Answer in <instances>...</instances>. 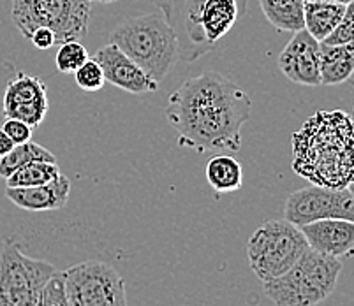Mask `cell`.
Returning a JSON list of instances; mask_svg holds the SVG:
<instances>
[{
  "label": "cell",
  "instance_id": "obj_27",
  "mask_svg": "<svg viewBox=\"0 0 354 306\" xmlns=\"http://www.w3.org/2000/svg\"><path fill=\"white\" fill-rule=\"evenodd\" d=\"M2 131L11 137L15 144H24L32 140V131L34 128L25 124V122L16 120V118H6V122L2 124Z\"/></svg>",
  "mask_w": 354,
  "mask_h": 306
},
{
  "label": "cell",
  "instance_id": "obj_3",
  "mask_svg": "<svg viewBox=\"0 0 354 306\" xmlns=\"http://www.w3.org/2000/svg\"><path fill=\"white\" fill-rule=\"evenodd\" d=\"M117 44L156 82H162L180 57V41L175 28L162 12H150L122 21L111 32Z\"/></svg>",
  "mask_w": 354,
  "mask_h": 306
},
{
  "label": "cell",
  "instance_id": "obj_4",
  "mask_svg": "<svg viewBox=\"0 0 354 306\" xmlns=\"http://www.w3.org/2000/svg\"><path fill=\"white\" fill-rule=\"evenodd\" d=\"M342 260L308 248L295 266L263 282V292L277 306H315L333 294Z\"/></svg>",
  "mask_w": 354,
  "mask_h": 306
},
{
  "label": "cell",
  "instance_id": "obj_22",
  "mask_svg": "<svg viewBox=\"0 0 354 306\" xmlns=\"http://www.w3.org/2000/svg\"><path fill=\"white\" fill-rule=\"evenodd\" d=\"M60 175L62 173H60V167L57 162L35 160V162L20 167L6 182H8V187H35L51 182Z\"/></svg>",
  "mask_w": 354,
  "mask_h": 306
},
{
  "label": "cell",
  "instance_id": "obj_18",
  "mask_svg": "<svg viewBox=\"0 0 354 306\" xmlns=\"http://www.w3.org/2000/svg\"><path fill=\"white\" fill-rule=\"evenodd\" d=\"M261 11L279 32H300L305 28V0H259Z\"/></svg>",
  "mask_w": 354,
  "mask_h": 306
},
{
  "label": "cell",
  "instance_id": "obj_14",
  "mask_svg": "<svg viewBox=\"0 0 354 306\" xmlns=\"http://www.w3.org/2000/svg\"><path fill=\"white\" fill-rule=\"evenodd\" d=\"M308 247L324 256L349 257L354 254V222L344 218H324L301 225Z\"/></svg>",
  "mask_w": 354,
  "mask_h": 306
},
{
  "label": "cell",
  "instance_id": "obj_25",
  "mask_svg": "<svg viewBox=\"0 0 354 306\" xmlns=\"http://www.w3.org/2000/svg\"><path fill=\"white\" fill-rule=\"evenodd\" d=\"M37 306H69L62 271H55L53 276L48 280L46 285L43 287Z\"/></svg>",
  "mask_w": 354,
  "mask_h": 306
},
{
  "label": "cell",
  "instance_id": "obj_30",
  "mask_svg": "<svg viewBox=\"0 0 354 306\" xmlns=\"http://www.w3.org/2000/svg\"><path fill=\"white\" fill-rule=\"evenodd\" d=\"M305 2H333V4H351L353 0H305Z\"/></svg>",
  "mask_w": 354,
  "mask_h": 306
},
{
  "label": "cell",
  "instance_id": "obj_26",
  "mask_svg": "<svg viewBox=\"0 0 354 306\" xmlns=\"http://www.w3.org/2000/svg\"><path fill=\"white\" fill-rule=\"evenodd\" d=\"M324 44H353L354 43V0L347 4L342 20L335 30L323 41Z\"/></svg>",
  "mask_w": 354,
  "mask_h": 306
},
{
  "label": "cell",
  "instance_id": "obj_7",
  "mask_svg": "<svg viewBox=\"0 0 354 306\" xmlns=\"http://www.w3.org/2000/svg\"><path fill=\"white\" fill-rule=\"evenodd\" d=\"M57 271L50 262L24 254L12 238L0 241V306H37L48 280Z\"/></svg>",
  "mask_w": 354,
  "mask_h": 306
},
{
  "label": "cell",
  "instance_id": "obj_20",
  "mask_svg": "<svg viewBox=\"0 0 354 306\" xmlns=\"http://www.w3.org/2000/svg\"><path fill=\"white\" fill-rule=\"evenodd\" d=\"M205 175L215 192H234L243 185V171L240 162L231 155H215L205 166Z\"/></svg>",
  "mask_w": 354,
  "mask_h": 306
},
{
  "label": "cell",
  "instance_id": "obj_29",
  "mask_svg": "<svg viewBox=\"0 0 354 306\" xmlns=\"http://www.w3.org/2000/svg\"><path fill=\"white\" fill-rule=\"evenodd\" d=\"M15 146H16V144L12 143L11 137H9L8 134L2 131V127H0V159L8 155L9 151H11Z\"/></svg>",
  "mask_w": 354,
  "mask_h": 306
},
{
  "label": "cell",
  "instance_id": "obj_15",
  "mask_svg": "<svg viewBox=\"0 0 354 306\" xmlns=\"http://www.w3.org/2000/svg\"><path fill=\"white\" fill-rule=\"evenodd\" d=\"M71 180L66 175L35 187H8L6 198L25 211H55L67 204Z\"/></svg>",
  "mask_w": 354,
  "mask_h": 306
},
{
  "label": "cell",
  "instance_id": "obj_32",
  "mask_svg": "<svg viewBox=\"0 0 354 306\" xmlns=\"http://www.w3.org/2000/svg\"><path fill=\"white\" fill-rule=\"evenodd\" d=\"M349 189H351V190H353V192H354V183H353V185H351V187H349Z\"/></svg>",
  "mask_w": 354,
  "mask_h": 306
},
{
  "label": "cell",
  "instance_id": "obj_1",
  "mask_svg": "<svg viewBox=\"0 0 354 306\" xmlns=\"http://www.w3.org/2000/svg\"><path fill=\"white\" fill-rule=\"evenodd\" d=\"M252 101L224 74L208 70L187 79L169 95L166 118L178 134V146L198 153L241 148V127L249 122Z\"/></svg>",
  "mask_w": 354,
  "mask_h": 306
},
{
  "label": "cell",
  "instance_id": "obj_24",
  "mask_svg": "<svg viewBox=\"0 0 354 306\" xmlns=\"http://www.w3.org/2000/svg\"><path fill=\"white\" fill-rule=\"evenodd\" d=\"M74 82L83 92H97L104 86L106 78L101 64L95 59H88L76 73H74Z\"/></svg>",
  "mask_w": 354,
  "mask_h": 306
},
{
  "label": "cell",
  "instance_id": "obj_17",
  "mask_svg": "<svg viewBox=\"0 0 354 306\" xmlns=\"http://www.w3.org/2000/svg\"><path fill=\"white\" fill-rule=\"evenodd\" d=\"M354 74V43H321V85H340Z\"/></svg>",
  "mask_w": 354,
  "mask_h": 306
},
{
  "label": "cell",
  "instance_id": "obj_13",
  "mask_svg": "<svg viewBox=\"0 0 354 306\" xmlns=\"http://www.w3.org/2000/svg\"><path fill=\"white\" fill-rule=\"evenodd\" d=\"M156 2L159 8H164L167 4H175L180 2V6H173V8L162 11V15L166 16V20L171 23V27L176 28L180 27V30L185 35V41L180 44V57L187 62H192L198 57L205 55L207 51L214 50V44L207 43L205 37L201 34V28H199V9L205 4V0H152ZM243 4L247 6V0H241Z\"/></svg>",
  "mask_w": 354,
  "mask_h": 306
},
{
  "label": "cell",
  "instance_id": "obj_10",
  "mask_svg": "<svg viewBox=\"0 0 354 306\" xmlns=\"http://www.w3.org/2000/svg\"><path fill=\"white\" fill-rule=\"evenodd\" d=\"M2 104L6 118L21 120L32 128L39 127L50 109L46 85L37 76L25 73L16 74L6 86Z\"/></svg>",
  "mask_w": 354,
  "mask_h": 306
},
{
  "label": "cell",
  "instance_id": "obj_5",
  "mask_svg": "<svg viewBox=\"0 0 354 306\" xmlns=\"http://www.w3.org/2000/svg\"><path fill=\"white\" fill-rule=\"evenodd\" d=\"M308 243L298 225L270 220L254 231L247 243L249 266L261 283L284 275L308 250Z\"/></svg>",
  "mask_w": 354,
  "mask_h": 306
},
{
  "label": "cell",
  "instance_id": "obj_12",
  "mask_svg": "<svg viewBox=\"0 0 354 306\" xmlns=\"http://www.w3.org/2000/svg\"><path fill=\"white\" fill-rule=\"evenodd\" d=\"M104 70L106 82L129 93H152L159 90V82L150 78L131 57L124 53L117 44L102 46L94 57Z\"/></svg>",
  "mask_w": 354,
  "mask_h": 306
},
{
  "label": "cell",
  "instance_id": "obj_6",
  "mask_svg": "<svg viewBox=\"0 0 354 306\" xmlns=\"http://www.w3.org/2000/svg\"><path fill=\"white\" fill-rule=\"evenodd\" d=\"M12 21L24 37L41 27L53 30L57 44L83 41L88 34V0H12Z\"/></svg>",
  "mask_w": 354,
  "mask_h": 306
},
{
  "label": "cell",
  "instance_id": "obj_11",
  "mask_svg": "<svg viewBox=\"0 0 354 306\" xmlns=\"http://www.w3.org/2000/svg\"><path fill=\"white\" fill-rule=\"evenodd\" d=\"M279 67L289 82L304 86L321 85V43L307 30L295 32L279 57Z\"/></svg>",
  "mask_w": 354,
  "mask_h": 306
},
{
  "label": "cell",
  "instance_id": "obj_31",
  "mask_svg": "<svg viewBox=\"0 0 354 306\" xmlns=\"http://www.w3.org/2000/svg\"><path fill=\"white\" fill-rule=\"evenodd\" d=\"M88 2H101V4H109V2H117V0H88Z\"/></svg>",
  "mask_w": 354,
  "mask_h": 306
},
{
  "label": "cell",
  "instance_id": "obj_28",
  "mask_svg": "<svg viewBox=\"0 0 354 306\" xmlns=\"http://www.w3.org/2000/svg\"><path fill=\"white\" fill-rule=\"evenodd\" d=\"M28 39L32 41V44L37 50H50V48H53L57 44V37H55L53 30L48 27H41L37 30H34Z\"/></svg>",
  "mask_w": 354,
  "mask_h": 306
},
{
  "label": "cell",
  "instance_id": "obj_9",
  "mask_svg": "<svg viewBox=\"0 0 354 306\" xmlns=\"http://www.w3.org/2000/svg\"><path fill=\"white\" fill-rule=\"evenodd\" d=\"M284 217L298 227L324 218L354 222V192L351 189H328L310 183V187L296 190L289 195L284 206Z\"/></svg>",
  "mask_w": 354,
  "mask_h": 306
},
{
  "label": "cell",
  "instance_id": "obj_21",
  "mask_svg": "<svg viewBox=\"0 0 354 306\" xmlns=\"http://www.w3.org/2000/svg\"><path fill=\"white\" fill-rule=\"evenodd\" d=\"M35 160H43V162H57V157L48 151L46 148L41 146L37 143L16 144L8 155L0 159V178L8 180L12 173L20 169V167L27 166V164L35 162Z\"/></svg>",
  "mask_w": 354,
  "mask_h": 306
},
{
  "label": "cell",
  "instance_id": "obj_23",
  "mask_svg": "<svg viewBox=\"0 0 354 306\" xmlns=\"http://www.w3.org/2000/svg\"><path fill=\"white\" fill-rule=\"evenodd\" d=\"M86 60H88V51L82 44V41H69V43L60 44L55 62L60 73L74 74Z\"/></svg>",
  "mask_w": 354,
  "mask_h": 306
},
{
  "label": "cell",
  "instance_id": "obj_2",
  "mask_svg": "<svg viewBox=\"0 0 354 306\" xmlns=\"http://www.w3.org/2000/svg\"><path fill=\"white\" fill-rule=\"evenodd\" d=\"M292 169L312 185L349 189L354 183V120L340 109L317 111L291 137Z\"/></svg>",
  "mask_w": 354,
  "mask_h": 306
},
{
  "label": "cell",
  "instance_id": "obj_19",
  "mask_svg": "<svg viewBox=\"0 0 354 306\" xmlns=\"http://www.w3.org/2000/svg\"><path fill=\"white\" fill-rule=\"evenodd\" d=\"M346 8L333 2H305V30L323 43L342 20Z\"/></svg>",
  "mask_w": 354,
  "mask_h": 306
},
{
  "label": "cell",
  "instance_id": "obj_8",
  "mask_svg": "<svg viewBox=\"0 0 354 306\" xmlns=\"http://www.w3.org/2000/svg\"><path fill=\"white\" fill-rule=\"evenodd\" d=\"M62 276L69 306H127L125 280L111 264L83 260Z\"/></svg>",
  "mask_w": 354,
  "mask_h": 306
},
{
  "label": "cell",
  "instance_id": "obj_16",
  "mask_svg": "<svg viewBox=\"0 0 354 306\" xmlns=\"http://www.w3.org/2000/svg\"><path fill=\"white\" fill-rule=\"evenodd\" d=\"M243 12L245 4L241 0H205L198 16L205 41L215 46V43L234 27Z\"/></svg>",
  "mask_w": 354,
  "mask_h": 306
}]
</instances>
